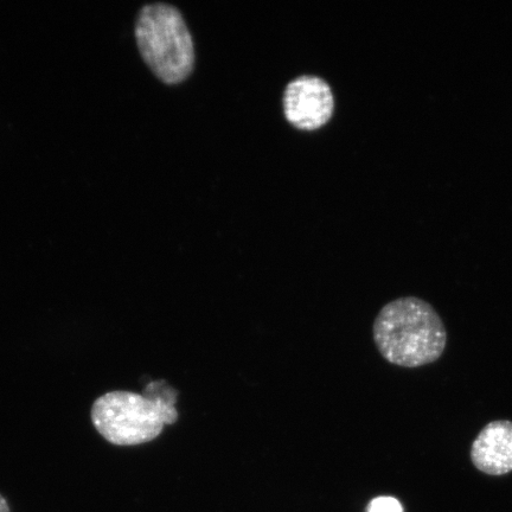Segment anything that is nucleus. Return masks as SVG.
I'll return each mask as SVG.
<instances>
[{"label":"nucleus","mask_w":512,"mask_h":512,"mask_svg":"<svg viewBox=\"0 0 512 512\" xmlns=\"http://www.w3.org/2000/svg\"><path fill=\"white\" fill-rule=\"evenodd\" d=\"M177 392L165 381L151 382L145 394L113 390L101 395L92 406L96 432L115 446H137L155 440L165 425L178 420Z\"/></svg>","instance_id":"f03ea898"},{"label":"nucleus","mask_w":512,"mask_h":512,"mask_svg":"<svg viewBox=\"0 0 512 512\" xmlns=\"http://www.w3.org/2000/svg\"><path fill=\"white\" fill-rule=\"evenodd\" d=\"M334 105V95L328 82L318 76H299L288 83L285 89L286 118L300 130H316L328 123Z\"/></svg>","instance_id":"20e7f679"},{"label":"nucleus","mask_w":512,"mask_h":512,"mask_svg":"<svg viewBox=\"0 0 512 512\" xmlns=\"http://www.w3.org/2000/svg\"><path fill=\"white\" fill-rule=\"evenodd\" d=\"M140 55L158 79L174 85L194 68L195 49L181 12L166 3L143 6L134 24Z\"/></svg>","instance_id":"7ed1b4c3"},{"label":"nucleus","mask_w":512,"mask_h":512,"mask_svg":"<svg viewBox=\"0 0 512 512\" xmlns=\"http://www.w3.org/2000/svg\"><path fill=\"white\" fill-rule=\"evenodd\" d=\"M476 469L489 476L512 471V421L496 420L485 425L471 446Z\"/></svg>","instance_id":"39448f33"},{"label":"nucleus","mask_w":512,"mask_h":512,"mask_svg":"<svg viewBox=\"0 0 512 512\" xmlns=\"http://www.w3.org/2000/svg\"><path fill=\"white\" fill-rule=\"evenodd\" d=\"M373 332L384 360L403 368L437 362L447 345L443 319L430 303L416 297L399 298L383 306Z\"/></svg>","instance_id":"f257e3e1"},{"label":"nucleus","mask_w":512,"mask_h":512,"mask_svg":"<svg viewBox=\"0 0 512 512\" xmlns=\"http://www.w3.org/2000/svg\"><path fill=\"white\" fill-rule=\"evenodd\" d=\"M0 512H11L10 504L2 494H0Z\"/></svg>","instance_id":"0eeeda50"},{"label":"nucleus","mask_w":512,"mask_h":512,"mask_svg":"<svg viewBox=\"0 0 512 512\" xmlns=\"http://www.w3.org/2000/svg\"><path fill=\"white\" fill-rule=\"evenodd\" d=\"M367 512H403V508L398 499L382 496L369 503Z\"/></svg>","instance_id":"423d86ee"}]
</instances>
